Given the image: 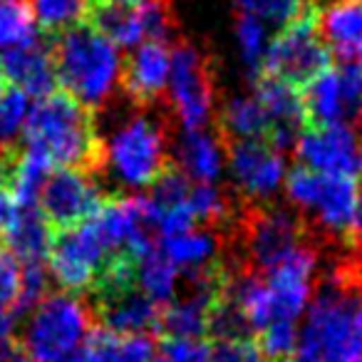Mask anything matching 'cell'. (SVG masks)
Listing matches in <instances>:
<instances>
[{
    "label": "cell",
    "instance_id": "cell-24",
    "mask_svg": "<svg viewBox=\"0 0 362 362\" xmlns=\"http://www.w3.org/2000/svg\"><path fill=\"white\" fill-rule=\"evenodd\" d=\"M40 40L28 0H0V50L11 52Z\"/></svg>",
    "mask_w": 362,
    "mask_h": 362
},
{
    "label": "cell",
    "instance_id": "cell-26",
    "mask_svg": "<svg viewBox=\"0 0 362 362\" xmlns=\"http://www.w3.org/2000/svg\"><path fill=\"white\" fill-rule=\"evenodd\" d=\"M236 40H238V47H241L246 67L251 70L253 77H258L263 67V57H266V50H268V45H271V42H268V25L258 21V18L238 16Z\"/></svg>",
    "mask_w": 362,
    "mask_h": 362
},
{
    "label": "cell",
    "instance_id": "cell-31",
    "mask_svg": "<svg viewBox=\"0 0 362 362\" xmlns=\"http://www.w3.org/2000/svg\"><path fill=\"white\" fill-rule=\"evenodd\" d=\"M18 317L13 313L0 310V362H13L21 352L18 340Z\"/></svg>",
    "mask_w": 362,
    "mask_h": 362
},
{
    "label": "cell",
    "instance_id": "cell-11",
    "mask_svg": "<svg viewBox=\"0 0 362 362\" xmlns=\"http://www.w3.org/2000/svg\"><path fill=\"white\" fill-rule=\"evenodd\" d=\"M100 184L92 174L75 169H50L37 194V211L52 231H67L85 223L105 202Z\"/></svg>",
    "mask_w": 362,
    "mask_h": 362
},
{
    "label": "cell",
    "instance_id": "cell-14",
    "mask_svg": "<svg viewBox=\"0 0 362 362\" xmlns=\"http://www.w3.org/2000/svg\"><path fill=\"white\" fill-rule=\"evenodd\" d=\"M171 72V47L166 40H146L132 52L122 70V87L139 107H151L164 100Z\"/></svg>",
    "mask_w": 362,
    "mask_h": 362
},
{
    "label": "cell",
    "instance_id": "cell-12",
    "mask_svg": "<svg viewBox=\"0 0 362 362\" xmlns=\"http://www.w3.org/2000/svg\"><path fill=\"white\" fill-rule=\"evenodd\" d=\"M226 164L243 204H268L286 179V154L268 141H226Z\"/></svg>",
    "mask_w": 362,
    "mask_h": 362
},
{
    "label": "cell",
    "instance_id": "cell-15",
    "mask_svg": "<svg viewBox=\"0 0 362 362\" xmlns=\"http://www.w3.org/2000/svg\"><path fill=\"white\" fill-rule=\"evenodd\" d=\"M3 72L6 80L13 82V87L25 92L28 97H47L55 92L57 75L55 62H52V47L42 40H35L28 47L3 52Z\"/></svg>",
    "mask_w": 362,
    "mask_h": 362
},
{
    "label": "cell",
    "instance_id": "cell-33",
    "mask_svg": "<svg viewBox=\"0 0 362 362\" xmlns=\"http://www.w3.org/2000/svg\"><path fill=\"white\" fill-rule=\"evenodd\" d=\"M6 72H3V65H0V95H3V92H6L8 90V87H6Z\"/></svg>",
    "mask_w": 362,
    "mask_h": 362
},
{
    "label": "cell",
    "instance_id": "cell-38",
    "mask_svg": "<svg viewBox=\"0 0 362 362\" xmlns=\"http://www.w3.org/2000/svg\"><path fill=\"white\" fill-rule=\"evenodd\" d=\"M154 362H164V360H154Z\"/></svg>",
    "mask_w": 362,
    "mask_h": 362
},
{
    "label": "cell",
    "instance_id": "cell-32",
    "mask_svg": "<svg viewBox=\"0 0 362 362\" xmlns=\"http://www.w3.org/2000/svg\"><path fill=\"white\" fill-rule=\"evenodd\" d=\"M340 65H355L357 70L362 72V40L357 42L355 47L350 50V55L345 57V60H340Z\"/></svg>",
    "mask_w": 362,
    "mask_h": 362
},
{
    "label": "cell",
    "instance_id": "cell-21",
    "mask_svg": "<svg viewBox=\"0 0 362 362\" xmlns=\"http://www.w3.org/2000/svg\"><path fill=\"white\" fill-rule=\"evenodd\" d=\"M218 132L226 141H266L268 132H271V122H268V115L261 107V102L251 92V95L233 97V100H228V105H223L221 117H218Z\"/></svg>",
    "mask_w": 362,
    "mask_h": 362
},
{
    "label": "cell",
    "instance_id": "cell-17",
    "mask_svg": "<svg viewBox=\"0 0 362 362\" xmlns=\"http://www.w3.org/2000/svg\"><path fill=\"white\" fill-rule=\"evenodd\" d=\"M226 164V139L221 132H184L179 149H176V166L197 184H214L221 176Z\"/></svg>",
    "mask_w": 362,
    "mask_h": 362
},
{
    "label": "cell",
    "instance_id": "cell-18",
    "mask_svg": "<svg viewBox=\"0 0 362 362\" xmlns=\"http://www.w3.org/2000/svg\"><path fill=\"white\" fill-rule=\"evenodd\" d=\"M52 226L45 221L37 209H23L21 218L13 223L11 231L3 236V246L16 256L21 268L25 266H47V253L52 246Z\"/></svg>",
    "mask_w": 362,
    "mask_h": 362
},
{
    "label": "cell",
    "instance_id": "cell-7",
    "mask_svg": "<svg viewBox=\"0 0 362 362\" xmlns=\"http://www.w3.org/2000/svg\"><path fill=\"white\" fill-rule=\"evenodd\" d=\"M327 67H330V50L317 30L315 8H310L298 21L281 28V33L271 40L263 57L261 75L276 77L296 90H303Z\"/></svg>",
    "mask_w": 362,
    "mask_h": 362
},
{
    "label": "cell",
    "instance_id": "cell-10",
    "mask_svg": "<svg viewBox=\"0 0 362 362\" xmlns=\"http://www.w3.org/2000/svg\"><path fill=\"white\" fill-rule=\"evenodd\" d=\"M119 256H112L90 223L57 231L47 253V271L60 283L62 293L92 291L102 273Z\"/></svg>",
    "mask_w": 362,
    "mask_h": 362
},
{
    "label": "cell",
    "instance_id": "cell-28",
    "mask_svg": "<svg viewBox=\"0 0 362 362\" xmlns=\"http://www.w3.org/2000/svg\"><path fill=\"white\" fill-rule=\"evenodd\" d=\"M23 291V268L11 251L0 243V310L16 315ZM18 317V315H16Z\"/></svg>",
    "mask_w": 362,
    "mask_h": 362
},
{
    "label": "cell",
    "instance_id": "cell-3",
    "mask_svg": "<svg viewBox=\"0 0 362 362\" xmlns=\"http://www.w3.org/2000/svg\"><path fill=\"white\" fill-rule=\"evenodd\" d=\"M286 194L288 202L305 216L303 223L317 246L327 243L335 251L350 246L362 202L355 176L317 174L296 166L286 179Z\"/></svg>",
    "mask_w": 362,
    "mask_h": 362
},
{
    "label": "cell",
    "instance_id": "cell-23",
    "mask_svg": "<svg viewBox=\"0 0 362 362\" xmlns=\"http://www.w3.org/2000/svg\"><path fill=\"white\" fill-rule=\"evenodd\" d=\"M35 23L50 35H62L77 25H85L92 0H28Z\"/></svg>",
    "mask_w": 362,
    "mask_h": 362
},
{
    "label": "cell",
    "instance_id": "cell-37",
    "mask_svg": "<svg viewBox=\"0 0 362 362\" xmlns=\"http://www.w3.org/2000/svg\"><path fill=\"white\" fill-rule=\"evenodd\" d=\"M115 3H139V0H115Z\"/></svg>",
    "mask_w": 362,
    "mask_h": 362
},
{
    "label": "cell",
    "instance_id": "cell-9",
    "mask_svg": "<svg viewBox=\"0 0 362 362\" xmlns=\"http://www.w3.org/2000/svg\"><path fill=\"white\" fill-rule=\"evenodd\" d=\"M87 25L105 35L115 47H139L146 40H166L174 28L169 0H139L115 3L95 0L87 16Z\"/></svg>",
    "mask_w": 362,
    "mask_h": 362
},
{
    "label": "cell",
    "instance_id": "cell-36",
    "mask_svg": "<svg viewBox=\"0 0 362 362\" xmlns=\"http://www.w3.org/2000/svg\"><path fill=\"white\" fill-rule=\"evenodd\" d=\"M357 169H362V149H360V154H357Z\"/></svg>",
    "mask_w": 362,
    "mask_h": 362
},
{
    "label": "cell",
    "instance_id": "cell-27",
    "mask_svg": "<svg viewBox=\"0 0 362 362\" xmlns=\"http://www.w3.org/2000/svg\"><path fill=\"white\" fill-rule=\"evenodd\" d=\"M28 115V95L21 90H6L0 95V149H13L21 132L25 129Z\"/></svg>",
    "mask_w": 362,
    "mask_h": 362
},
{
    "label": "cell",
    "instance_id": "cell-39",
    "mask_svg": "<svg viewBox=\"0 0 362 362\" xmlns=\"http://www.w3.org/2000/svg\"><path fill=\"white\" fill-rule=\"evenodd\" d=\"M92 3H95V0H92Z\"/></svg>",
    "mask_w": 362,
    "mask_h": 362
},
{
    "label": "cell",
    "instance_id": "cell-30",
    "mask_svg": "<svg viewBox=\"0 0 362 362\" xmlns=\"http://www.w3.org/2000/svg\"><path fill=\"white\" fill-rule=\"evenodd\" d=\"M164 362H211V347L204 340H184V337H164L161 342Z\"/></svg>",
    "mask_w": 362,
    "mask_h": 362
},
{
    "label": "cell",
    "instance_id": "cell-5",
    "mask_svg": "<svg viewBox=\"0 0 362 362\" xmlns=\"http://www.w3.org/2000/svg\"><path fill=\"white\" fill-rule=\"evenodd\" d=\"M95 327L90 303L72 293H47L33 308L21 350L33 362H62L85 345Z\"/></svg>",
    "mask_w": 362,
    "mask_h": 362
},
{
    "label": "cell",
    "instance_id": "cell-4",
    "mask_svg": "<svg viewBox=\"0 0 362 362\" xmlns=\"http://www.w3.org/2000/svg\"><path fill=\"white\" fill-rule=\"evenodd\" d=\"M50 47L57 85L90 110L107 105L122 85L124 62L119 50L87 23L57 35Z\"/></svg>",
    "mask_w": 362,
    "mask_h": 362
},
{
    "label": "cell",
    "instance_id": "cell-20",
    "mask_svg": "<svg viewBox=\"0 0 362 362\" xmlns=\"http://www.w3.org/2000/svg\"><path fill=\"white\" fill-rule=\"evenodd\" d=\"M156 342L151 335H117L95 327L85 342V362H154Z\"/></svg>",
    "mask_w": 362,
    "mask_h": 362
},
{
    "label": "cell",
    "instance_id": "cell-25",
    "mask_svg": "<svg viewBox=\"0 0 362 362\" xmlns=\"http://www.w3.org/2000/svg\"><path fill=\"white\" fill-rule=\"evenodd\" d=\"M233 3L241 16L258 18L266 25L276 28H286L313 8L308 0H233Z\"/></svg>",
    "mask_w": 362,
    "mask_h": 362
},
{
    "label": "cell",
    "instance_id": "cell-34",
    "mask_svg": "<svg viewBox=\"0 0 362 362\" xmlns=\"http://www.w3.org/2000/svg\"><path fill=\"white\" fill-rule=\"evenodd\" d=\"M308 3H310L313 8H317L320 3H325V6H327V3H332V0H308Z\"/></svg>",
    "mask_w": 362,
    "mask_h": 362
},
{
    "label": "cell",
    "instance_id": "cell-16",
    "mask_svg": "<svg viewBox=\"0 0 362 362\" xmlns=\"http://www.w3.org/2000/svg\"><path fill=\"white\" fill-rule=\"evenodd\" d=\"M303 115H305V127H332L345 124L355 129L350 102H347L345 87H342L340 70L327 67L325 72L310 80L300 90Z\"/></svg>",
    "mask_w": 362,
    "mask_h": 362
},
{
    "label": "cell",
    "instance_id": "cell-13",
    "mask_svg": "<svg viewBox=\"0 0 362 362\" xmlns=\"http://www.w3.org/2000/svg\"><path fill=\"white\" fill-rule=\"evenodd\" d=\"M293 151L300 166L317 174H357V132L352 127H305Z\"/></svg>",
    "mask_w": 362,
    "mask_h": 362
},
{
    "label": "cell",
    "instance_id": "cell-8",
    "mask_svg": "<svg viewBox=\"0 0 362 362\" xmlns=\"http://www.w3.org/2000/svg\"><path fill=\"white\" fill-rule=\"evenodd\" d=\"M169 100L184 132H202L216 110V77L199 47L181 40L171 47Z\"/></svg>",
    "mask_w": 362,
    "mask_h": 362
},
{
    "label": "cell",
    "instance_id": "cell-1",
    "mask_svg": "<svg viewBox=\"0 0 362 362\" xmlns=\"http://www.w3.org/2000/svg\"><path fill=\"white\" fill-rule=\"evenodd\" d=\"M360 296L362 258L347 246L330 256V268L298 330L291 362H362V330L355 315Z\"/></svg>",
    "mask_w": 362,
    "mask_h": 362
},
{
    "label": "cell",
    "instance_id": "cell-22",
    "mask_svg": "<svg viewBox=\"0 0 362 362\" xmlns=\"http://www.w3.org/2000/svg\"><path fill=\"white\" fill-rule=\"evenodd\" d=\"M176 283H179V268L164 256L161 248H151L136 258V286L154 303L166 305L174 298Z\"/></svg>",
    "mask_w": 362,
    "mask_h": 362
},
{
    "label": "cell",
    "instance_id": "cell-2",
    "mask_svg": "<svg viewBox=\"0 0 362 362\" xmlns=\"http://www.w3.org/2000/svg\"><path fill=\"white\" fill-rule=\"evenodd\" d=\"M25 149L40 154L55 169H75L97 176L107 164V144L97 129L95 110L67 92L55 90L30 110Z\"/></svg>",
    "mask_w": 362,
    "mask_h": 362
},
{
    "label": "cell",
    "instance_id": "cell-6",
    "mask_svg": "<svg viewBox=\"0 0 362 362\" xmlns=\"http://www.w3.org/2000/svg\"><path fill=\"white\" fill-rule=\"evenodd\" d=\"M107 164L129 187H154L169 169V132L166 124L149 115H134L115 132L107 144Z\"/></svg>",
    "mask_w": 362,
    "mask_h": 362
},
{
    "label": "cell",
    "instance_id": "cell-19",
    "mask_svg": "<svg viewBox=\"0 0 362 362\" xmlns=\"http://www.w3.org/2000/svg\"><path fill=\"white\" fill-rule=\"evenodd\" d=\"M315 16L325 45L332 47L337 62L345 60L362 40V0H332L322 13L315 11Z\"/></svg>",
    "mask_w": 362,
    "mask_h": 362
},
{
    "label": "cell",
    "instance_id": "cell-29",
    "mask_svg": "<svg viewBox=\"0 0 362 362\" xmlns=\"http://www.w3.org/2000/svg\"><path fill=\"white\" fill-rule=\"evenodd\" d=\"M211 362H266V357L251 337H226L211 347Z\"/></svg>",
    "mask_w": 362,
    "mask_h": 362
},
{
    "label": "cell",
    "instance_id": "cell-35",
    "mask_svg": "<svg viewBox=\"0 0 362 362\" xmlns=\"http://www.w3.org/2000/svg\"><path fill=\"white\" fill-rule=\"evenodd\" d=\"M62 362H85V360H82V355H72V357H67V360H62Z\"/></svg>",
    "mask_w": 362,
    "mask_h": 362
}]
</instances>
